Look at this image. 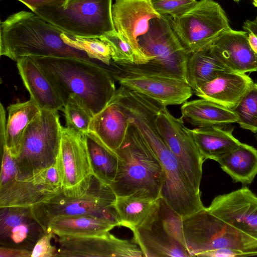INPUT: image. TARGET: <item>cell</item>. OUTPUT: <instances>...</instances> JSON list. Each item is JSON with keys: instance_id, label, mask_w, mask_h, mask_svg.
I'll return each instance as SVG.
<instances>
[{"instance_id": "6da1fadb", "label": "cell", "mask_w": 257, "mask_h": 257, "mask_svg": "<svg viewBox=\"0 0 257 257\" xmlns=\"http://www.w3.org/2000/svg\"><path fill=\"white\" fill-rule=\"evenodd\" d=\"M62 33L35 13L19 11L0 23V55L16 62L25 56L74 58L108 70V66L66 44Z\"/></svg>"}, {"instance_id": "7a4b0ae2", "label": "cell", "mask_w": 257, "mask_h": 257, "mask_svg": "<svg viewBox=\"0 0 257 257\" xmlns=\"http://www.w3.org/2000/svg\"><path fill=\"white\" fill-rule=\"evenodd\" d=\"M50 81L64 104L75 96L94 116L115 93L109 72L91 63L74 58L30 56Z\"/></svg>"}, {"instance_id": "3957f363", "label": "cell", "mask_w": 257, "mask_h": 257, "mask_svg": "<svg viewBox=\"0 0 257 257\" xmlns=\"http://www.w3.org/2000/svg\"><path fill=\"white\" fill-rule=\"evenodd\" d=\"M116 198L111 187L91 173L73 187H62L31 208L46 232L49 222L57 217L89 215L121 226L114 206Z\"/></svg>"}, {"instance_id": "277c9868", "label": "cell", "mask_w": 257, "mask_h": 257, "mask_svg": "<svg viewBox=\"0 0 257 257\" xmlns=\"http://www.w3.org/2000/svg\"><path fill=\"white\" fill-rule=\"evenodd\" d=\"M116 154L118 159L117 172L109 186L116 196L133 195L154 201L161 197L163 181L161 163L130 122Z\"/></svg>"}, {"instance_id": "5b68a950", "label": "cell", "mask_w": 257, "mask_h": 257, "mask_svg": "<svg viewBox=\"0 0 257 257\" xmlns=\"http://www.w3.org/2000/svg\"><path fill=\"white\" fill-rule=\"evenodd\" d=\"M187 248L191 256L257 255V239L204 209L183 218Z\"/></svg>"}, {"instance_id": "8992f818", "label": "cell", "mask_w": 257, "mask_h": 257, "mask_svg": "<svg viewBox=\"0 0 257 257\" xmlns=\"http://www.w3.org/2000/svg\"><path fill=\"white\" fill-rule=\"evenodd\" d=\"M143 52L149 57L145 64H118L117 68L150 75L181 79L187 82V63L189 54L186 51L165 16L152 19L149 29L138 39Z\"/></svg>"}, {"instance_id": "52a82bcc", "label": "cell", "mask_w": 257, "mask_h": 257, "mask_svg": "<svg viewBox=\"0 0 257 257\" xmlns=\"http://www.w3.org/2000/svg\"><path fill=\"white\" fill-rule=\"evenodd\" d=\"M183 217L161 197L134 228L133 241L145 257H191L184 239Z\"/></svg>"}, {"instance_id": "ba28073f", "label": "cell", "mask_w": 257, "mask_h": 257, "mask_svg": "<svg viewBox=\"0 0 257 257\" xmlns=\"http://www.w3.org/2000/svg\"><path fill=\"white\" fill-rule=\"evenodd\" d=\"M62 127L58 111L41 110L26 129L15 158L17 180L31 179L56 163Z\"/></svg>"}, {"instance_id": "9c48e42d", "label": "cell", "mask_w": 257, "mask_h": 257, "mask_svg": "<svg viewBox=\"0 0 257 257\" xmlns=\"http://www.w3.org/2000/svg\"><path fill=\"white\" fill-rule=\"evenodd\" d=\"M112 0H79L66 6H50L34 13L66 34L99 38L115 30Z\"/></svg>"}, {"instance_id": "30bf717a", "label": "cell", "mask_w": 257, "mask_h": 257, "mask_svg": "<svg viewBox=\"0 0 257 257\" xmlns=\"http://www.w3.org/2000/svg\"><path fill=\"white\" fill-rule=\"evenodd\" d=\"M144 139L157 156L163 169L161 197L183 218L204 209L200 193L188 181L159 131H148Z\"/></svg>"}, {"instance_id": "8fae6325", "label": "cell", "mask_w": 257, "mask_h": 257, "mask_svg": "<svg viewBox=\"0 0 257 257\" xmlns=\"http://www.w3.org/2000/svg\"><path fill=\"white\" fill-rule=\"evenodd\" d=\"M166 17L188 54L208 46L231 29L224 11L213 0L198 1L178 18Z\"/></svg>"}, {"instance_id": "7c38bea8", "label": "cell", "mask_w": 257, "mask_h": 257, "mask_svg": "<svg viewBox=\"0 0 257 257\" xmlns=\"http://www.w3.org/2000/svg\"><path fill=\"white\" fill-rule=\"evenodd\" d=\"M158 131L176 157L188 181L199 193L204 162L184 121L161 105L156 117Z\"/></svg>"}, {"instance_id": "4fadbf2b", "label": "cell", "mask_w": 257, "mask_h": 257, "mask_svg": "<svg viewBox=\"0 0 257 257\" xmlns=\"http://www.w3.org/2000/svg\"><path fill=\"white\" fill-rule=\"evenodd\" d=\"M111 76L120 85L143 94L163 106L182 104L193 93L188 82L177 78L122 70L115 67Z\"/></svg>"}, {"instance_id": "5bb4252c", "label": "cell", "mask_w": 257, "mask_h": 257, "mask_svg": "<svg viewBox=\"0 0 257 257\" xmlns=\"http://www.w3.org/2000/svg\"><path fill=\"white\" fill-rule=\"evenodd\" d=\"M55 256L143 257L133 241L116 237L109 232L94 236H59Z\"/></svg>"}, {"instance_id": "9a60e30c", "label": "cell", "mask_w": 257, "mask_h": 257, "mask_svg": "<svg viewBox=\"0 0 257 257\" xmlns=\"http://www.w3.org/2000/svg\"><path fill=\"white\" fill-rule=\"evenodd\" d=\"M206 209L257 239V196L247 187L217 196Z\"/></svg>"}, {"instance_id": "2e32d148", "label": "cell", "mask_w": 257, "mask_h": 257, "mask_svg": "<svg viewBox=\"0 0 257 257\" xmlns=\"http://www.w3.org/2000/svg\"><path fill=\"white\" fill-rule=\"evenodd\" d=\"M46 232L34 218L31 207L1 208V246L32 251Z\"/></svg>"}, {"instance_id": "e0dca14e", "label": "cell", "mask_w": 257, "mask_h": 257, "mask_svg": "<svg viewBox=\"0 0 257 257\" xmlns=\"http://www.w3.org/2000/svg\"><path fill=\"white\" fill-rule=\"evenodd\" d=\"M160 17L151 0H115L112 6L115 30L137 51L145 55L138 39L148 32L152 19Z\"/></svg>"}, {"instance_id": "ac0fdd59", "label": "cell", "mask_w": 257, "mask_h": 257, "mask_svg": "<svg viewBox=\"0 0 257 257\" xmlns=\"http://www.w3.org/2000/svg\"><path fill=\"white\" fill-rule=\"evenodd\" d=\"M56 164L63 187H73L92 173L83 135L62 127Z\"/></svg>"}, {"instance_id": "d6986e66", "label": "cell", "mask_w": 257, "mask_h": 257, "mask_svg": "<svg viewBox=\"0 0 257 257\" xmlns=\"http://www.w3.org/2000/svg\"><path fill=\"white\" fill-rule=\"evenodd\" d=\"M210 45L218 58L232 71L241 73L257 71V55L249 46L246 32L231 29Z\"/></svg>"}, {"instance_id": "ffe728a7", "label": "cell", "mask_w": 257, "mask_h": 257, "mask_svg": "<svg viewBox=\"0 0 257 257\" xmlns=\"http://www.w3.org/2000/svg\"><path fill=\"white\" fill-rule=\"evenodd\" d=\"M253 83L246 73L230 71L203 84L194 93L201 98L232 109Z\"/></svg>"}, {"instance_id": "44dd1931", "label": "cell", "mask_w": 257, "mask_h": 257, "mask_svg": "<svg viewBox=\"0 0 257 257\" xmlns=\"http://www.w3.org/2000/svg\"><path fill=\"white\" fill-rule=\"evenodd\" d=\"M19 74L33 100L41 110L58 111L64 107L59 94L37 64L30 56L18 59Z\"/></svg>"}, {"instance_id": "7402d4cb", "label": "cell", "mask_w": 257, "mask_h": 257, "mask_svg": "<svg viewBox=\"0 0 257 257\" xmlns=\"http://www.w3.org/2000/svg\"><path fill=\"white\" fill-rule=\"evenodd\" d=\"M130 124L127 115L112 98L91 122V132L110 151L116 154L123 143Z\"/></svg>"}, {"instance_id": "603a6c76", "label": "cell", "mask_w": 257, "mask_h": 257, "mask_svg": "<svg viewBox=\"0 0 257 257\" xmlns=\"http://www.w3.org/2000/svg\"><path fill=\"white\" fill-rule=\"evenodd\" d=\"M181 118L196 127L224 126L237 123L232 110L205 99L185 101L181 107Z\"/></svg>"}, {"instance_id": "cb8c5ba5", "label": "cell", "mask_w": 257, "mask_h": 257, "mask_svg": "<svg viewBox=\"0 0 257 257\" xmlns=\"http://www.w3.org/2000/svg\"><path fill=\"white\" fill-rule=\"evenodd\" d=\"M233 130L223 126H212L188 128V131L204 161L207 159L216 161L241 143L232 135Z\"/></svg>"}, {"instance_id": "d4e9b609", "label": "cell", "mask_w": 257, "mask_h": 257, "mask_svg": "<svg viewBox=\"0 0 257 257\" xmlns=\"http://www.w3.org/2000/svg\"><path fill=\"white\" fill-rule=\"evenodd\" d=\"M57 192L33 178L28 180L15 179L0 186V208L31 207Z\"/></svg>"}, {"instance_id": "484cf974", "label": "cell", "mask_w": 257, "mask_h": 257, "mask_svg": "<svg viewBox=\"0 0 257 257\" xmlns=\"http://www.w3.org/2000/svg\"><path fill=\"white\" fill-rule=\"evenodd\" d=\"M230 71H233L218 58L210 44L189 55L187 78L193 93L203 84Z\"/></svg>"}, {"instance_id": "4316f807", "label": "cell", "mask_w": 257, "mask_h": 257, "mask_svg": "<svg viewBox=\"0 0 257 257\" xmlns=\"http://www.w3.org/2000/svg\"><path fill=\"white\" fill-rule=\"evenodd\" d=\"M234 182L250 184L257 175V150L241 143L216 160Z\"/></svg>"}, {"instance_id": "83f0119b", "label": "cell", "mask_w": 257, "mask_h": 257, "mask_svg": "<svg viewBox=\"0 0 257 257\" xmlns=\"http://www.w3.org/2000/svg\"><path fill=\"white\" fill-rule=\"evenodd\" d=\"M6 124L5 144L15 158L20 148L25 132L41 109L31 99L10 105Z\"/></svg>"}, {"instance_id": "f1b7e54d", "label": "cell", "mask_w": 257, "mask_h": 257, "mask_svg": "<svg viewBox=\"0 0 257 257\" xmlns=\"http://www.w3.org/2000/svg\"><path fill=\"white\" fill-rule=\"evenodd\" d=\"M115 227L111 223L89 215L57 217L49 223L46 232L59 236H94L109 232Z\"/></svg>"}, {"instance_id": "f546056e", "label": "cell", "mask_w": 257, "mask_h": 257, "mask_svg": "<svg viewBox=\"0 0 257 257\" xmlns=\"http://www.w3.org/2000/svg\"><path fill=\"white\" fill-rule=\"evenodd\" d=\"M92 172L106 185L114 181L117 172L118 159L116 154L107 148L91 132L84 135Z\"/></svg>"}, {"instance_id": "4dcf8cb0", "label": "cell", "mask_w": 257, "mask_h": 257, "mask_svg": "<svg viewBox=\"0 0 257 257\" xmlns=\"http://www.w3.org/2000/svg\"><path fill=\"white\" fill-rule=\"evenodd\" d=\"M155 201L133 195L116 196L114 206L121 226L132 231L145 219Z\"/></svg>"}, {"instance_id": "1f68e13d", "label": "cell", "mask_w": 257, "mask_h": 257, "mask_svg": "<svg viewBox=\"0 0 257 257\" xmlns=\"http://www.w3.org/2000/svg\"><path fill=\"white\" fill-rule=\"evenodd\" d=\"M99 39L109 45L112 60L116 63L139 65L149 61L147 55L137 51L115 30L104 34Z\"/></svg>"}, {"instance_id": "d6a6232c", "label": "cell", "mask_w": 257, "mask_h": 257, "mask_svg": "<svg viewBox=\"0 0 257 257\" xmlns=\"http://www.w3.org/2000/svg\"><path fill=\"white\" fill-rule=\"evenodd\" d=\"M61 38L66 44L85 52L90 58L113 66L111 49L106 42L99 38L76 37L63 32Z\"/></svg>"}, {"instance_id": "836d02e7", "label": "cell", "mask_w": 257, "mask_h": 257, "mask_svg": "<svg viewBox=\"0 0 257 257\" xmlns=\"http://www.w3.org/2000/svg\"><path fill=\"white\" fill-rule=\"evenodd\" d=\"M66 127L84 135L89 132L94 115L75 96H70L64 105Z\"/></svg>"}, {"instance_id": "e575fe53", "label": "cell", "mask_w": 257, "mask_h": 257, "mask_svg": "<svg viewBox=\"0 0 257 257\" xmlns=\"http://www.w3.org/2000/svg\"><path fill=\"white\" fill-rule=\"evenodd\" d=\"M232 110L237 115V123L241 128L257 133V83H253Z\"/></svg>"}, {"instance_id": "d590c367", "label": "cell", "mask_w": 257, "mask_h": 257, "mask_svg": "<svg viewBox=\"0 0 257 257\" xmlns=\"http://www.w3.org/2000/svg\"><path fill=\"white\" fill-rule=\"evenodd\" d=\"M196 0H151L154 9L161 16L180 17L197 3Z\"/></svg>"}, {"instance_id": "8d00e7d4", "label": "cell", "mask_w": 257, "mask_h": 257, "mask_svg": "<svg viewBox=\"0 0 257 257\" xmlns=\"http://www.w3.org/2000/svg\"><path fill=\"white\" fill-rule=\"evenodd\" d=\"M54 234L52 232H47L41 237L32 250L31 257L55 256L56 249L51 243Z\"/></svg>"}, {"instance_id": "74e56055", "label": "cell", "mask_w": 257, "mask_h": 257, "mask_svg": "<svg viewBox=\"0 0 257 257\" xmlns=\"http://www.w3.org/2000/svg\"><path fill=\"white\" fill-rule=\"evenodd\" d=\"M26 6L32 12L50 6H64L66 0H17Z\"/></svg>"}, {"instance_id": "f35d334b", "label": "cell", "mask_w": 257, "mask_h": 257, "mask_svg": "<svg viewBox=\"0 0 257 257\" xmlns=\"http://www.w3.org/2000/svg\"><path fill=\"white\" fill-rule=\"evenodd\" d=\"M32 251L14 248L1 247L0 256H30Z\"/></svg>"}, {"instance_id": "ab89813d", "label": "cell", "mask_w": 257, "mask_h": 257, "mask_svg": "<svg viewBox=\"0 0 257 257\" xmlns=\"http://www.w3.org/2000/svg\"><path fill=\"white\" fill-rule=\"evenodd\" d=\"M244 31L257 34V17L253 20H246L243 25Z\"/></svg>"}, {"instance_id": "60d3db41", "label": "cell", "mask_w": 257, "mask_h": 257, "mask_svg": "<svg viewBox=\"0 0 257 257\" xmlns=\"http://www.w3.org/2000/svg\"><path fill=\"white\" fill-rule=\"evenodd\" d=\"M248 41L253 51L257 55V34L252 32H247Z\"/></svg>"}, {"instance_id": "b9f144b4", "label": "cell", "mask_w": 257, "mask_h": 257, "mask_svg": "<svg viewBox=\"0 0 257 257\" xmlns=\"http://www.w3.org/2000/svg\"><path fill=\"white\" fill-rule=\"evenodd\" d=\"M78 1H79V0H66V3H65L64 6H66V5H67L70 4V3H72Z\"/></svg>"}, {"instance_id": "7bdbcfd3", "label": "cell", "mask_w": 257, "mask_h": 257, "mask_svg": "<svg viewBox=\"0 0 257 257\" xmlns=\"http://www.w3.org/2000/svg\"><path fill=\"white\" fill-rule=\"evenodd\" d=\"M252 3H253V5L255 7H257V0H252Z\"/></svg>"}, {"instance_id": "ee69618b", "label": "cell", "mask_w": 257, "mask_h": 257, "mask_svg": "<svg viewBox=\"0 0 257 257\" xmlns=\"http://www.w3.org/2000/svg\"><path fill=\"white\" fill-rule=\"evenodd\" d=\"M255 134V137L256 140L257 141V133H256Z\"/></svg>"}, {"instance_id": "f6af8a7d", "label": "cell", "mask_w": 257, "mask_h": 257, "mask_svg": "<svg viewBox=\"0 0 257 257\" xmlns=\"http://www.w3.org/2000/svg\"><path fill=\"white\" fill-rule=\"evenodd\" d=\"M234 2H236V3H238L239 2V1H240L241 0H233Z\"/></svg>"}]
</instances>
